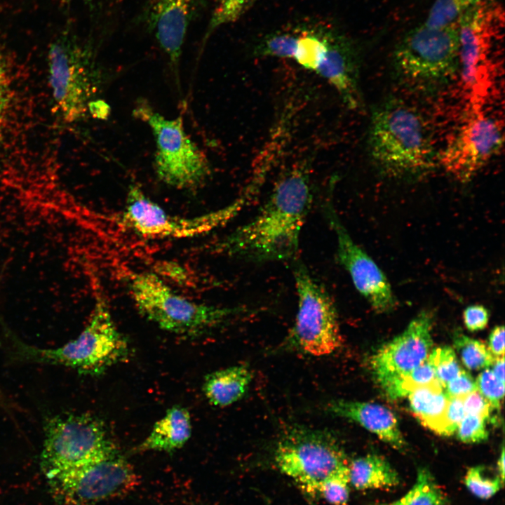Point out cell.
I'll use <instances>...</instances> for the list:
<instances>
[{"instance_id":"cell-12","label":"cell","mask_w":505,"mask_h":505,"mask_svg":"<svg viewBox=\"0 0 505 505\" xmlns=\"http://www.w3.org/2000/svg\"><path fill=\"white\" fill-rule=\"evenodd\" d=\"M241 196L220 209L191 217L173 216L150 199L136 184L130 185L118 222L149 238H187L207 234L229 222L246 204Z\"/></svg>"},{"instance_id":"cell-23","label":"cell","mask_w":505,"mask_h":505,"mask_svg":"<svg viewBox=\"0 0 505 505\" xmlns=\"http://www.w3.org/2000/svg\"><path fill=\"white\" fill-rule=\"evenodd\" d=\"M436 380L414 389L407 397L412 412L420 422L438 435L443 436L444 418L448 397Z\"/></svg>"},{"instance_id":"cell-32","label":"cell","mask_w":505,"mask_h":505,"mask_svg":"<svg viewBox=\"0 0 505 505\" xmlns=\"http://www.w3.org/2000/svg\"><path fill=\"white\" fill-rule=\"evenodd\" d=\"M256 0H218L208 25L206 36L218 27L233 22L243 15Z\"/></svg>"},{"instance_id":"cell-2","label":"cell","mask_w":505,"mask_h":505,"mask_svg":"<svg viewBox=\"0 0 505 505\" xmlns=\"http://www.w3.org/2000/svg\"><path fill=\"white\" fill-rule=\"evenodd\" d=\"M372 161L391 177H415L436 166V152L424 121L412 108L389 101L372 112L369 133Z\"/></svg>"},{"instance_id":"cell-21","label":"cell","mask_w":505,"mask_h":505,"mask_svg":"<svg viewBox=\"0 0 505 505\" xmlns=\"http://www.w3.org/2000/svg\"><path fill=\"white\" fill-rule=\"evenodd\" d=\"M245 365H234L208 374L203 384V393L214 406H229L241 399L252 381Z\"/></svg>"},{"instance_id":"cell-27","label":"cell","mask_w":505,"mask_h":505,"mask_svg":"<svg viewBox=\"0 0 505 505\" xmlns=\"http://www.w3.org/2000/svg\"><path fill=\"white\" fill-rule=\"evenodd\" d=\"M454 344L462 363L469 370L487 368L494 361L488 347L480 340L458 333L454 336Z\"/></svg>"},{"instance_id":"cell-24","label":"cell","mask_w":505,"mask_h":505,"mask_svg":"<svg viewBox=\"0 0 505 505\" xmlns=\"http://www.w3.org/2000/svg\"><path fill=\"white\" fill-rule=\"evenodd\" d=\"M333 31L326 27L295 30L292 58L304 68L316 72L326 55Z\"/></svg>"},{"instance_id":"cell-38","label":"cell","mask_w":505,"mask_h":505,"mask_svg":"<svg viewBox=\"0 0 505 505\" xmlns=\"http://www.w3.org/2000/svg\"><path fill=\"white\" fill-rule=\"evenodd\" d=\"M463 319L466 328L469 331H479L487 326L489 321V313L483 305H470L464 309Z\"/></svg>"},{"instance_id":"cell-30","label":"cell","mask_w":505,"mask_h":505,"mask_svg":"<svg viewBox=\"0 0 505 505\" xmlns=\"http://www.w3.org/2000/svg\"><path fill=\"white\" fill-rule=\"evenodd\" d=\"M349 466L325 478L319 485L317 494L331 505H345L350 494Z\"/></svg>"},{"instance_id":"cell-5","label":"cell","mask_w":505,"mask_h":505,"mask_svg":"<svg viewBox=\"0 0 505 505\" xmlns=\"http://www.w3.org/2000/svg\"><path fill=\"white\" fill-rule=\"evenodd\" d=\"M495 2L477 0L458 21L460 88L466 111L483 109L492 84V48L504 28Z\"/></svg>"},{"instance_id":"cell-28","label":"cell","mask_w":505,"mask_h":505,"mask_svg":"<svg viewBox=\"0 0 505 505\" xmlns=\"http://www.w3.org/2000/svg\"><path fill=\"white\" fill-rule=\"evenodd\" d=\"M477 0H435L424 24L440 28L457 24L462 15Z\"/></svg>"},{"instance_id":"cell-15","label":"cell","mask_w":505,"mask_h":505,"mask_svg":"<svg viewBox=\"0 0 505 505\" xmlns=\"http://www.w3.org/2000/svg\"><path fill=\"white\" fill-rule=\"evenodd\" d=\"M323 208L336 238L337 260L349 273L355 288L375 311H392L397 301L383 271L352 239L330 200L326 201Z\"/></svg>"},{"instance_id":"cell-6","label":"cell","mask_w":505,"mask_h":505,"mask_svg":"<svg viewBox=\"0 0 505 505\" xmlns=\"http://www.w3.org/2000/svg\"><path fill=\"white\" fill-rule=\"evenodd\" d=\"M133 114L152 131L156 143L154 168L160 180L178 189H194L205 183L210 175V164L187 134L181 116L167 119L146 101L137 104Z\"/></svg>"},{"instance_id":"cell-43","label":"cell","mask_w":505,"mask_h":505,"mask_svg":"<svg viewBox=\"0 0 505 505\" xmlns=\"http://www.w3.org/2000/svg\"><path fill=\"white\" fill-rule=\"evenodd\" d=\"M504 448L502 447L499 459L497 463V474L500 479L504 483V474H505V458H504Z\"/></svg>"},{"instance_id":"cell-4","label":"cell","mask_w":505,"mask_h":505,"mask_svg":"<svg viewBox=\"0 0 505 505\" xmlns=\"http://www.w3.org/2000/svg\"><path fill=\"white\" fill-rule=\"evenodd\" d=\"M128 288L139 312L161 329L193 336L221 324L238 311L194 302L173 290L157 274L133 273Z\"/></svg>"},{"instance_id":"cell-18","label":"cell","mask_w":505,"mask_h":505,"mask_svg":"<svg viewBox=\"0 0 505 505\" xmlns=\"http://www.w3.org/2000/svg\"><path fill=\"white\" fill-rule=\"evenodd\" d=\"M316 72L335 88L346 106L359 107L358 57L351 39L333 31L326 55Z\"/></svg>"},{"instance_id":"cell-31","label":"cell","mask_w":505,"mask_h":505,"mask_svg":"<svg viewBox=\"0 0 505 505\" xmlns=\"http://www.w3.org/2000/svg\"><path fill=\"white\" fill-rule=\"evenodd\" d=\"M429 356L435 366L436 379L443 388L462 370L454 351L450 346L436 348L430 352Z\"/></svg>"},{"instance_id":"cell-11","label":"cell","mask_w":505,"mask_h":505,"mask_svg":"<svg viewBox=\"0 0 505 505\" xmlns=\"http://www.w3.org/2000/svg\"><path fill=\"white\" fill-rule=\"evenodd\" d=\"M60 505H95L133 491L139 478L119 451L48 478Z\"/></svg>"},{"instance_id":"cell-17","label":"cell","mask_w":505,"mask_h":505,"mask_svg":"<svg viewBox=\"0 0 505 505\" xmlns=\"http://www.w3.org/2000/svg\"><path fill=\"white\" fill-rule=\"evenodd\" d=\"M194 0H150L146 22L176 69L194 9Z\"/></svg>"},{"instance_id":"cell-13","label":"cell","mask_w":505,"mask_h":505,"mask_svg":"<svg viewBox=\"0 0 505 505\" xmlns=\"http://www.w3.org/2000/svg\"><path fill=\"white\" fill-rule=\"evenodd\" d=\"M48 65L57 109L67 121L81 119L100 83L90 52L69 36H62L50 45Z\"/></svg>"},{"instance_id":"cell-36","label":"cell","mask_w":505,"mask_h":505,"mask_svg":"<svg viewBox=\"0 0 505 505\" xmlns=\"http://www.w3.org/2000/svg\"><path fill=\"white\" fill-rule=\"evenodd\" d=\"M465 415H473L489 419L493 409L478 389L463 396Z\"/></svg>"},{"instance_id":"cell-9","label":"cell","mask_w":505,"mask_h":505,"mask_svg":"<svg viewBox=\"0 0 505 505\" xmlns=\"http://www.w3.org/2000/svg\"><path fill=\"white\" fill-rule=\"evenodd\" d=\"M297 311L286 345L313 356L330 355L341 347L338 314L325 288L301 262L293 267Z\"/></svg>"},{"instance_id":"cell-37","label":"cell","mask_w":505,"mask_h":505,"mask_svg":"<svg viewBox=\"0 0 505 505\" xmlns=\"http://www.w3.org/2000/svg\"><path fill=\"white\" fill-rule=\"evenodd\" d=\"M445 393L447 397L464 396L477 389L476 381L466 371L462 370L453 379L445 386Z\"/></svg>"},{"instance_id":"cell-7","label":"cell","mask_w":505,"mask_h":505,"mask_svg":"<svg viewBox=\"0 0 505 505\" xmlns=\"http://www.w3.org/2000/svg\"><path fill=\"white\" fill-rule=\"evenodd\" d=\"M117 451L105 424L94 415H58L45 422L41 466L47 478Z\"/></svg>"},{"instance_id":"cell-1","label":"cell","mask_w":505,"mask_h":505,"mask_svg":"<svg viewBox=\"0 0 505 505\" xmlns=\"http://www.w3.org/2000/svg\"><path fill=\"white\" fill-rule=\"evenodd\" d=\"M311 201L308 165L295 164L278 180L257 214L222 239L217 248L257 263L295 258Z\"/></svg>"},{"instance_id":"cell-19","label":"cell","mask_w":505,"mask_h":505,"mask_svg":"<svg viewBox=\"0 0 505 505\" xmlns=\"http://www.w3.org/2000/svg\"><path fill=\"white\" fill-rule=\"evenodd\" d=\"M326 410L332 415L358 424L397 450L406 446L396 417L383 405L341 399L329 402Z\"/></svg>"},{"instance_id":"cell-39","label":"cell","mask_w":505,"mask_h":505,"mask_svg":"<svg viewBox=\"0 0 505 505\" xmlns=\"http://www.w3.org/2000/svg\"><path fill=\"white\" fill-rule=\"evenodd\" d=\"M488 349L496 358L504 356V327L497 325L489 335Z\"/></svg>"},{"instance_id":"cell-10","label":"cell","mask_w":505,"mask_h":505,"mask_svg":"<svg viewBox=\"0 0 505 505\" xmlns=\"http://www.w3.org/2000/svg\"><path fill=\"white\" fill-rule=\"evenodd\" d=\"M459 30L457 24L434 28L424 23L410 30L393 53L396 69L407 80L437 83L459 70Z\"/></svg>"},{"instance_id":"cell-16","label":"cell","mask_w":505,"mask_h":505,"mask_svg":"<svg viewBox=\"0 0 505 505\" xmlns=\"http://www.w3.org/2000/svg\"><path fill=\"white\" fill-rule=\"evenodd\" d=\"M431 312L423 311L398 336L371 357L370 368L381 387L406 375L429 356L433 345Z\"/></svg>"},{"instance_id":"cell-40","label":"cell","mask_w":505,"mask_h":505,"mask_svg":"<svg viewBox=\"0 0 505 505\" xmlns=\"http://www.w3.org/2000/svg\"><path fill=\"white\" fill-rule=\"evenodd\" d=\"M8 102V79L5 64L0 55V129Z\"/></svg>"},{"instance_id":"cell-8","label":"cell","mask_w":505,"mask_h":505,"mask_svg":"<svg viewBox=\"0 0 505 505\" xmlns=\"http://www.w3.org/2000/svg\"><path fill=\"white\" fill-rule=\"evenodd\" d=\"M278 469L304 491L317 494L321 483L349 466L346 455L330 433L302 426L286 428L274 450Z\"/></svg>"},{"instance_id":"cell-34","label":"cell","mask_w":505,"mask_h":505,"mask_svg":"<svg viewBox=\"0 0 505 505\" xmlns=\"http://www.w3.org/2000/svg\"><path fill=\"white\" fill-rule=\"evenodd\" d=\"M486 421L480 416L465 415L457 429L458 439L464 443H478L487 440Z\"/></svg>"},{"instance_id":"cell-26","label":"cell","mask_w":505,"mask_h":505,"mask_svg":"<svg viewBox=\"0 0 505 505\" xmlns=\"http://www.w3.org/2000/svg\"><path fill=\"white\" fill-rule=\"evenodd\" d=\"M436 380L435 366L429 355L426 360L406 375L392 380L382 389L391 399L407 397L416 388Z\"/></svg>"},{"instance_id":"cell-22","label":"cell","mask_w":505,"mask_h":505,"mask_svg":"<svg viewBox=\"0 0 505 505\" xmlns=\"http://www.w3.org/2000/svg\"><path fill=\"white\" fill-rule=\"evenodd\" d=\"M351 486L358 490L387 489L400 483L398 472L382 456L368 454L349 463Z\"/></svg>"},{"instance_id":"cell-25","label":"cell","mask_w":505,"mask_h":505,"mask_svg":"<svg viewBox=\"0 0 505 505\" xmlns=\"http://www.w3.org/2000/svg\"><path fill=\"white\" fill-rule=\"evenodd\" d=\"M370 505H448V498L431 472L421 467L417 470L414 484L402 497L392 501Z\"/></svg>"},{"instance_id":"cell-42","label":"cell","mask_w":505,"mask_h":505,"mask_svg":"<svg viewBox=\"0 0 505 505\" xmlns=\"http://www.w3.org/2000/svg\"><path fill=\"white\" fill-rule=\"evenodd\" d=\"M492 372L501 382L504 383V356L494 358L492 364Z\"/></svg>"},{"instance_id":"cell-44","label":"cell","mask_w":505,"mask_h":505,"mask_svg":"<svg viewBox=\"0 0 505 505\" xmlns=\"http://www.w3.org/2000/svg\"><path fill=\"white\" fill-rule=\"evenodd\" d=\"M84 1H92V0H84Z\"/></svg>"},{"instance_id":"cell-3","label":"cell","mask_w":505,"mask_h":505,"mask_svg":"<svg viewBox=\"0 0 505 505\" xmlns=\"http://www.w3.org/2000/svg\"><path fill=\"white\" fill-rule=\"evenodd\" d=\"M15 358L27 362L66 367L79 374L97 376L128 358L127 339L119 330L106 301L100 297L88 324L80 335L64 345L40 348L15 338L11 343Z\"/></svg>"},{"instance_id":"cell-20","label":"cell","mask_w":505,"mask_h":505,"mask_svg":"<svg viewBox=\"0 0 505 505\" xmlns=\"http://www.w3.org/2000/svg\"><path fill=\"white\" fill-rule=\"evenodd\" d=\"M191 419L189 411L181 405L168 409L154 424L147 437L138 445V452H173L182 448L191 437Z\"/></svg>"},{"instance_id":"cell-35","label":"cell","mask_w":505,"mask_h":505,"mask_svg":"<svg viewBox=\"0 0 505 505\" xmlns=\"http://www.w3.org/2000/svg\"><path fill=\"white\" fill-rule=\"evenodd\" d=\"M448 398L444 418L443 436H450L454 434L465 416L463 396Z\"/></svg>"},{"instance_id":"cell-29","label":"cell","mask_w":505,"mask_h":505,"mask_svg":"<svg viewBox=\"0 0 505 505\" xmlns=\"http://www.w3.org/2000/svg\"><path fill=\"white\" fill-rule=\"evenodd\" d=\"M468 490L480 499H488L495 495L504 486L498 475L489 474L483 466L471 467L464 476Z\"/></svg>"},{"instance_id":"cell-41","label":"cell","mask_w":505,"mask_h":505,"mask_svg":"<svg viewBox=\"0 0 505 505\" xmlns=\"http://www.w3.org/2000/svg\"><path fill=\"white\" fill-rule=\"evenodd\" d=\"M88 111L96 118H106L109 113V107L103 101L93 100L89 105Z\"/></svg>"},{"instance_id":"cell-33","label":"cell","mask_w":505,"mask_h":505,"mask_svg":"<svg viewBox=\"0 0 505 505\" xmlns=\"http://www.w3.org/2000/svg\"><path fill=\"white\" fill-rule=\"evenodd\" d=\"M476 384L478 391L489 402L492 409L500 410L504 395V383L499 381L491 370L485 369L480 373Z\"/></svg>"},{"instance_id":"cell-14","label":"cell","mask_w":505,"mask_h":505,"mask_svg":"<svg viewBox=\"0 0 505 505\" xmlns=\"http://www.w3.org/2000/svg\"><path fill=\"white\" fill-rule=\"evenodd\" d=\"M502 143V129L497 119L483 109L466 111L440 162L456 179L467 182L499 152Z\"/></svg>"}]
</instances>
